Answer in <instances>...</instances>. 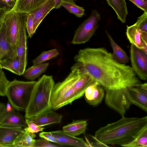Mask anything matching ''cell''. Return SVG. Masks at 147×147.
Listing matches in <instances>:
<instances>
[{"label": "cell", "mask_w": 147, "mask_h": 147, "mask_svg": "<svg viewBox=\"0 0 147 147\" xmlns=\"http://www.w3.org/2000/svg\"><path fill=\"white\" fill-rule=\"evenodd\" d=\"M74 60L73 65L98 82L105 95L124 97L129 88L142 83L131 66L118 62L105 47L80 49Z\"/></svg>", "instance_id": "1"}, {"label": "cell", "mask_w": 147, "mask_h": 147, "mask_svg": "<svg viewBox=\"0 0 147 147\" xmlns=\"http://www.w3.org/2000/svg\"><path fill=\"white\" fill-rule=\"evenodd\" d=\"M117 121L98 129L94 136L101 143L124 147L131 142L147 127V116L126 117L124 115Z\"/></svg>", "instance_id": "2"}, {"label": "cell", "mask_w": 147, "mask_h": 147, "mask_svg": "<svg viewBox=\"0 0 147 147\" xmlns=\"http://www.w3.org/2000/svg\"><path fill=\"white\" fill-rule=\"evenodd\" d=\"M71 69L63 81L54 85L50 100L51 107L54 111L71 104L81 98L94 81L88 74L73 65Z\"/></svg>", "instance_id": "3"}, {"label": "cell", "mask_w": 147, "mask_h": 147, "mask_svg": "<svg viewBox=\"0 0 147 147\" xmlns=\"http://www.w3.org/2000/svg\"><path fill=\"white\" fill-rule=\"evenodd\" d=\"M55 84L53 76L45 74L36 81L25 111V118L31 119L51 108V98Z\"/></svg>", "instance_id": "4"}, {"label": "cell", "mask_w": 147, "mask_h": 147, "mask_svg": "<svg viewBox=\"0 0 147 147\" xmlns=\"http://www.w3.org/2000/svg\"><path fill=\"white\" fill-rule=\"evenodd\" d=\"M36 81H24L15 79L9 82L6 96L17 111H25Z\"/></svg>", "instance_id": "5"}, {"label": "cell", "mask_w": 147, "mask_h": 147, "mask_svg": "<svg viewBox=\"0 0 147 147\" xmlns=\"http://www.w3.org/2000/svg\"><path fill=\"white\" fill-rule=\"evenodd\" d=\"M100 14L93 9L89 17L85 20L75 31L71 43L74 45L85 43L89 40L99 27Z\"/></svg>", "instance_id": "6"}, {"label": "cell", "mask_w": 147, "mask_h": 147, "mask_svg": "<svg viewBox=\"0 0 147 147\" xmlns=\"http://www.w3.org/2000/svg\"><path fill=\"white\" fill-rule=\"evenodd\" d=\"M27 14L16 12L12 8L7 10L4 18L6 38L14 48H15L21 24L24 19L26 17Z\"/></svg>", "instance_id": "7"}, {"label": "cell", "mask_w": 147, "mask_h": 147, "mask_svg": "<svg viewBox=\"0 0 147 147\" xmlns=\"http://www.w3.org/2000/svg\"><path fill=\"white\" fill-rule=\"evenodd\" d=\"M131 67L140 79L147 80V53L131 44L130 50Z\"/></svg>", "instance_id": "8"}, {"label": "cell", "mask_w": 147, "mask_h": 147, "mask_svg": "<svg viewBox=\"0 0 147 147\" xmlns=\"http://www.w3.org/2000/svg\"><path fill=\"white\" fill-rule=\"evenodd\" d=\"M26 19V17L24 19L21 24L15 46L16 55L20 61L21 75H23L25 70L27 64Z\"/></svg>", "instance_id": "9"}, {"label": "cell", "mask_w": 147, "mask_h": 147, "mask_svg": "<svg viewBox=\"0 0 147 147\" xmlns=\"http://www.w3.org/2000/svg\"><path fill=\"white\" fill-rule=\"evenodd\" d=\"M128 102L147 111V90L139 86L129 88L126 94Z\"/></svg>", "instance_id": "10"}, {"label": "cell", "mask_w": 147, "mask_h": 147, "mask_svg": "<svg viewBox=\"0 0 147 147\" xmlns=\"http://www.w3.org/2000/svg\"><path fill=\"white\" fill-rule=\"evenodd\" d=\"M84 94L86 102L90 105L95 106L102 101L105 91L102 86L94 81L86 88Z\"/></svg>", "instance_id": "11"}, {"label": "cell", "mask_w": 147, "mask_h": 147, "mask_svg": "<svg viewBox=\"0 0 147 147\" xmlns=\"http://www.w3.org/2000/svg\"><path fill=\"white\" fill-rule=\"evenodd\" d=\"M23 129L20 127L0 125V147H13L14 141Z\"/></svg>", "instance_id": "12"}, {"label": "cell", "mask_w": 147, "mask_h": 147, "mask_svg": "<svg viewBox=\"0 0 147 147\" xmlns=\"http://www.w3.org/2000/svg\"><path fill=\"white\" fill-rule=\"evenodd\" d=\"M51 132L56 138L55 143L61 146H67L78 147H89L86 142L82 138L71 136L61 130Z\"/></svg>", "instance_id": "13"}, {"label": "cell", "mask_w": 147, "mask_h": 147, "mask_svg": "<svg viewBox=\"0 0 147 147\" xmlns=\"http://www.w3.org/2000/svg\"><path fill=\"white\" fill-rule=\"evenodd\" d=\"M63 115L55 112L51 108L46 110L36 117L29 119L40 127L61 122Z\"/></svg>", "instance_id": "14"}, {"label": "cell", "mask_w": 147, "mask_h": 147, "mask_svg": "<svg viewBox=\"0 0 147 147\" xmlns=\"http://www.w3.org/2000/svg\"><path fill=\"white\" fill-rule=\"evenodd\" d=\"M127 27L126 35L130 43L147 53V43L142 40L141 36L142 31L137 24L136 23L130 26H127Z\"/></svg>", "instance_id": "15"}, {"label": "cell", "mask_w": 147, "mask_h": 147, "mask_svg": "<svg viewBox=\"0 0 147 147\" xmlns=\"http://www.w3.org/2000/svg\"><path fill=\"white\" fill-rule=\"evenodd\" d=\"M54 8L55 5L52 0H47L43 5L30 13L33 19L34 33L44 18Z\"/></svg>", "instance_id": "16"}, {"label": "cell", "mask_w": 147, "mask_h": 147, "mask_svg": "<svg viewBox=\"0 0 147 147\" xmlns=\"http://www.w3.org/2000/svg\"><path fill=\"white\" fill-rule=\"evenodd\" d=\"M47 0H16L12 9L16 12L28 13L44 4Z\"/></svg>", "instance_id": "17"}, {"label": "cell", "mask_w": 147, "mask_h": 147, "mask_svg": "<svg viewBox=\"0 0 147 147\" xmlns=\"http://www.w3.org/2000/svg\"><path fill=\"white\" fill-rule=\"evenodd\" d=\"M16 55L15 48L12 47L6 38L5 27L3 22L0 30V61Z\"/></svg>", "instance_id": "18"}, {"label": "cell", "mask_w": 147, "mask_h": 147, "mask_svg": "<svg viewBox=\"0 0 147 147\" xmlns=\"http://www.w3.org/2000/svg\"><path fill=\"white\" fill-rule=\"evenodd\" d=\"M87 125V121L86 120H73L71 123L63 126L62 131L70 135L76 137L82 134H85Z\"/></svg>", "instance_id": "19"}, {"label": "cell", "mask_w": 147, "mask_h": 147, "mask_svg": "<svg viewBox=\"0 0 147 147\" xmlns=\"http://www.w3.org/2000/svg\"><path fill=\"white\" fill-rule=\"evenodd\" d=\"M36 135L24 128L14 141L13 147H33Z\"/></svg>", "instance_id": "20"}, {"label": "cell", "mask_w": 147, "mask_h": 147, "mask_svg": "<svg viewBox=\"0 0 147 147\" xmlns=\"http://www.w3.org/2000/svg\"><path fill=\"white\" fill-rule=\"evenodd\" d=\"M106 0L108 5L115 12L117 19L122 23H125L128 14L127 3L125 0Z\"/></svg>", "instance_id": "21"}, {"label": "cell", "mask_w": 147, "mask_h": 147, "mask_svg": "<svg viewBox=\"0 0 147 147\" xmlns=\"http://www.w3.org/2000/svg\"><path fill=\"white\" fill-rule=\"evenodd\" d=\"M106 33L112 49L113 56L115 60L122 64H126L129 62L130 58L125 51L116 43L107 32Z\"/></svg>", "instance_id": "22"}, {"label": "cell", "mask_w": 147, "mask_h": 147, "mask_svg": "<svg viewBox=\"0 0 147 147\" xmlns=\"http://www.w3.org/2000/svg\"><path fill=\"white\" fill-rule=\"evenodd\" d=\"M0 67L18 75H21L19 58L16 55L0 61Z\"/></svg>", "instance_id": "23"}, {"label": "cell", "mask_w": 147, "mask_h": 147, "mask_svg": "<svg viewBox=\"0 0 147 147\" xmlns=\"http://www.w3.org/2000/svg\"><path fill=\"white\" fill-rule=\"evenodd\" d=\"M16 111L3 121L0 125L22 128L27 127L25 117Z\"/></svg>", "instance_id": "24"}, {"label": "cell", "mask_w": 147, "mask_h": 147, "mask_svg": "<svg viewBox=\"0 0 147 147\" xmlns=\"http://www.w3.org/2000/svg\"><path fill=\"white\" fill-rule=\"evenodd\" d=\"M49 65V63L33 65L25 70L23 75L26 78L33 81L46 70Z\"/></svg>", "instance_id": "25"}, {"label": "cell", "mask_w": 147, "mask_h": 147, "mask_svg": "<svg viewBox=\"0 0 147 147\" xmlns=\"http://www.w3.org/2000/svg\"><path fill=\"white\" fill-rule=\"evenodd\" d=\"M62 6L69 13L74 14L78 17L81 18L85 14V10L83 7L77 5L73 0H64Z\"/></svg>", "instance_id": "26"}, {"label": "cell", "mask_w": 147, "mask_h": 147, "mask_svg": "<svg viewBox=\"0 0 147 147\" xmlns=\"http://www.w3.org/2000/svg\"><path fill=\"white\" fill-rule=\"evenodd\" d=\"M125 147H147V127L144 128L131 142Z\"/></svg>", "instance_id": "27"}, {"label": "cell", "mask_w": 147, "mask_h": 147, "mask_svg": "<svg viewBox=\"0 0 147 147\" xmlns=\"http://www.w3.org/2000/svg\"><path fill=\"white\" fill-rule=\"evenodd\" d=\"M59 54V51L56 49L43 51L33 60V64L34 65L42 63L57 57Z\"/></svg>", "instance_id": "28"}, {"label": "cell", "mask_w": 147, "mask_h": 147, "mask_svg": "<svg viewBox=\"0 0 147 147\" xmlns=\"http://www.w3.org/2000/svg\"><path fill=\"white\" fill-rule=\"evenodd\" d=\"M9 82L6 78L2 69L0 67V96H6Z\"/></svg>", "instance_id": "29"}, {"label": "cell", "mask_w": 147, "mask_h": 147, "mask_svg": "<svg viewBox=\"0 0 147 147\" xmlns=\"http://www.w3.org/2000/svg\"><path fill=\"white\" fill-rule=\"evenodd\" d=\"M16 111V109L8 101L4 109L0 113V124Z\"/></svg>", "instance_id": "30"}, {"label": "cell", "mask_w": 147, "mask_h": 147, "mask_svg": "<svg viewBox=\"0 0 147 147\" xmlns=\"http://www.w3.org/2000/svg\"><path fill=\"white\" fill-rule=\"evenodd\" d=\"M61 146L56 144H53L43 138L35 140L33 147H57Z\"/></svg>", "instance_id": "31"}, {"label": "cell", "mask_w": 147, "mask_h": 147, "mask_svg": "<svg viewBox=\"0 0 147 147\" xmlns=\"http://www.w3.org/2000/svg\"><path fill=\"white\" fill-rule=\"evenodd\" d=\"M136 23L141 31L147 32V13L144 12L139 17Z\"/></svg>", "instance_id": "32"}, {"label": "cell", "mask_w": 147, "mask_h": 147, "mask_svg": "<svg viewBox=\"0 0 147 147\" xmlns=\"http://www.w3.org/2000/svg\"><path fill=\"white\" fill-rule=\"evenodd\" d=\"M26 30L28 36L31 38L34 33L33 29V22L32 16L29 13H27L26 22Z\"/></svg>", "instance_id": "33"}, {"label": "cell", "mask_w": 147, "mask_h": 147, "mask_svg": "<svg viewBox=\"0 0 147 147\" xmlns=\"http://www.w3.org/2000/svg\"><path fill=\"white\" fill-rule=\"evenodd\" d=\"M26 122L27 125L26 127L28 131L32 133H36L42 131L45 128L40 127L29 119L25 118Z\"/></svg>", "instance_id": "34"}, {"label": "cell", "mask_w": 147, "mask_h": 147, "mask_svg": "<svg viewBox=\"0 0 147 147\" xmlns=\"http://www.w3.org/2000/svg\"><path fill=\"white\" fill-rule=\"evenodd\" d=\"M137 7L147 13V0H129Z\"/></svg>", "instance_id": "35"}, {"label": "cell", "mask_w": 147, "mask_h": 147, "mask_svg": "<svg viewBox=\"0 0 147 147\" xmlns=\"http://www.w3.org/2000/svg\"><path fill=\"white\" fill-rule=\"evenodd\" d=\"M39 136L50 142L56 143V139L53 136L51 132H42L39 133Z\"/></svg>", "instance_id": "36"}, {"label": "cell", "mask_w": 147, "mask_h": 147, "mask_svg": "<svg viewBox=\"0 0 147 147\" xmlns=\"http://www.w3.org/2000/svg\"><path fill=\"white\" fill-rule=\"evenodd\" d=\"M12 7L4 0H0V9H9Z\"/></svg>", "instance_id": "37"}, {"label": "cell", "mask_w": 147, "mask_h": 147, "mask_svg": "<svg viewBox=\"0 0 147 147\" xmlns=\"http://www.w3.org/2000/svg\"><path fill=\"white\" fill-rule=\"evenodd\" d=\"M9 9H0V30L3 22V19L5 15Z\"/></svg>", "instance_id": "38"}, {"label": "cell", "mask_w": 147, "mask_h": 147, "mask_svg": "<svg viewBox=\"0 0 147 147\" xmlns=\"http://www.w3.org/2000/svg\"><path fill=\"white\" fill-rule=\"evenodd\" d=\"M55 5V8L57 9L59 8L62 6L63 2L64 0H52Z\"/></svg>", "instance_id": "39"}, {"label": "cell", "mask_w": 147, "mask_h": 147, "mask_svg": "<svg viewBox=\"0 0 147 147\" xmlns=\"http://www.w3.org/2000/svg\"><path fill=\"white\" fill-rule=\"evenodd\" d=\"M12 7L14 6L16 0H4Z\"/></svg>", "instance_id": "40"}, {"label": "cell", "mask_w": 147, "mask_h": 147, "mask_svg": "<svg viewBox=\"0 0 147 147\" xmlns=\"http://www.w3.org/2000/svg\"><path fill=\"white\" fill-rule=\"evenodd\" d=\"M6 105V104L0 102V113L3 110Z\"/></svg>", "instance_id": "41"}, {"label": "cell", "mask_w": 147, "mask_h": 147, "mask_svg": "<svg viewBox=\"0 0 147 147\" xmlns=\"http://www.w3.org/2000/svg\"><path fill=\"white\" fill-rule=\"evenodd\" d=\"M73 0V1H76V0Z\"/></svg>", "instance_id": "42"}, {"label": "cell", "mask_w": 147, "mask_h": 147, "mask_svg": "<svg viewBox=\"0 0 147 147\" xmlns=\"http://www.w3.org/2000/svg\"></svg>", "instance_id": "43"}]
</instances>
